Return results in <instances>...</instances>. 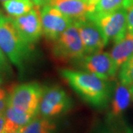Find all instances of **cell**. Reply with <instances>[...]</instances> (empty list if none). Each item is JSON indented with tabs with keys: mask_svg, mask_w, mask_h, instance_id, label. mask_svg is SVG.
Instances as JSON below:
<instances>
[{
	"mask_svg": "<svg viewBox=\"0 0 133 133\" xmlns=\"http://www.w3.org/2000/svg\"><path fill=\"white\" fill-rule=\"evenodd\" d=\"M60 74L72 88L89 104L102 109L109 104L113 87L107 80L88 72L63 69Z\"/></svg>",
	"mask_w": 133,
	"mask_h": 133,
	"instance_id": "1",
	"label": "cell"
},
{
	"mask_svg": "<svg viewBox=\"0 0 133 133\" xmlns=\"http://www.w3.org/2000/svg\"><path fill=\"white\" fill-rule=\"evenodd\" d=\"M0 48L21 72L32 57L33 45L19 35L12 17L0 16Z\"/></svg>",
	"mask_w": 133,
	"mask_h": 133,
	"instance_id": "2",
	"label": "cell"
},
{
	"mask_svg": "<svg viewBox=\"0 0 133 133\" xmlns=\"http://www.w3.org/2000/svg\"><path fill=\"white\" fill-rule=\"evenodd\" d=\"M52 51L54 57L63 62L81 61L85 56L81 36L74 22L52 41Z\"/></svg>",
	"mask_w": 133,
	"mask_h": 133,
	"instance_id": "3",
	"label": "cell"
},
{
	"mask_svg": "<svg viewBox=\"0 0 133 133\" xmlns=\"http://www.w3.org/2000/svg\"><path fill=\"white\" fill-rule=\"evenodd\" d=\"M43 92L44 87L36 82L16 86L8 94V106L37 115Z\"/></svg>",
	"mask_w": 133,
	"mask_h": 133,
	"instance_id": "4",
	"label": "cell"
},
{
	"mask_svg": "<svg viewBox=\"0 0 133 133\" xmlns=\"http://www.w3.org/2000/svg\"><path fill=\"white\" fill-rule=\"evenodd\" d=\"M87 17L93 20L98 25L104 35L106 44L109 42H116L123 38L127 32V10L125 8L112 13L101 16Z\"/></svg>",
	"mask_w": 133,
	"mask_h": 133,
	"instance_id": "5",
	"label": "cell"
},
{
	"mask_svg": "<svg viewBox=\"0 0 133 133\" xmlns=\"http://www.w3.org/2000/svg\"><path fill=\"white\" fill-rule=\"evenodd\" d=\"M71 107V99L62 87L58 86L44 87L38 109V114L41 116L51 118L65 113Z\"/></svg>",
	"mask_w": 133,
	"mask_h": 133,
	"instance_id": "6",
	"label": "cell"
},
{
	"mask_svg": "<svg viewBox=\"0 0 133 133\" xmlns=\"http://www.w3.org/2000/svg\"><path fill=\"white\" fill-rule=\"evenodd\" d=\"M42 32L50 41H54L65 31L73 21L49 4L41 8Z\"/></svg>",
	"mask_w": 133,
	"mask_h": 133,
	"instance_id": "7",
	"label": "cell"
},
{
	"mask_svg": "<svg viewBox=\"0 0 133 133\" xmlns=\"http://www.w3.org/2000/svg\"><path fill=\"white\" fill-rule=\"evenodd\" d=\"M19 35L24 41L33 45L42 35L41 8L35 5L28 13L18 17H12Z\"/></svg>",
	"mask_w": 133,
	"mask_h": 133,
	"instance_id": "8",
	"label": "cell"
},
{
	"mask_svg": "<svg viewBox=\"0 0 133 133\" xmlns=\"http://www.w3.org/2000/svg\"><path fill=\"white\" fill-rule=\"evenodd\" d=\"M81 36L86 54L101 52L107 45L98 25L88 17L73 22Z\"/></svg>",
	"mask_w": 133,
	"mask_h": 133,
	"instance_id": "9",
	"label": "cell"
},
{
	"mask_svg": "<svg viewBox=\"0 0 133 133\" xmlns=\"http://www.w3.org/2000/svg\"><path fill=\"white\" fill-rule=\"evenodd\" d=\"M81 66L88 72L109 81L116 75L118 68L108 52H101L85 56L81 60Z\"/></svg>",
	"mask_w": 133,
	"mask_h": 133,
	"instance_id": "10",
	"label": "cell"
},
{
	"mask_svg": "<svg viewBox=\"0 0 133 133\" xmlns=\"http://www.w3.org/2000/svg\"><path fill=\"white\" fill-rule=\"evenodd\" d=\"M48 4L73 22L84 19L95 9V5L90 4L87 0H50Z\"/></svg>",
	"mask_w": 133,
	"mask_h": 133,
	"instance_id": "11",
	"label": "cell"
},
{
	"mask_svg": "<svg viewBox=\"0 0 133 133\" xmlns=\"http://www.w3.org/2000/svg\"><path fill=\"white\" fill-rule=\"evenodd\" d=\"M132 95L130 87L126 86L121 82L117 83L113 87L111 97V105L108 112L109 121L118 118L127 109L130 104Z\"/></svg>",
	"mask_w": 133,
	"mask_h": 133,
	"instance_id": "12",
	"label": "cell"
},
{
	"mask_svg": "<svg viewBox=\"0 0 133 133\" xmlns=\"http://www.w3.org/2000/svg\"><path fill=\"white\" fill-rule=\"evenodd\" d=\"M110 56L118 69L125 62L133 56V33L127 32L119 41L115 42Z\"/></svg>",
	"mask_w": 133,
	"mask_h": 133,
	"instance_id": "13",
	"label": "cell"
},
{
	"mask_svg": "<svg viewBox=\"0 0 133 133\" xmlns=\"http://www.w3.org/2000/svg\"><path fill=\"white\" fill-rule=\"evenodd\" d=\"M5 117V133H12L25 127L36 115L8 106L4 112Z\"/></svg>",
	"mask_w": 133,
	"mask_h": 133,
	"instance_id": "14",
	"label": "cell"
},
{
	"mask_svg": "<svg viewBox=\"0 0 133 133\" xmlns=\"http://www.w3.org/2000/svg\"><path fill=\"white\" fill-rule=\"evenodd\" d=\"M56 125L49 118L37 116L33 118L22 129V133H55Z\"/></svg>",
	"mask_w": 133,
	"mask_h": 133,
	"instance_id": "15",
	"label": "cell"
},
{
	"mask_svg": "<svg viewBox=\"0 0 133 133\" xmlns=\"http://www.w3.org/2000/svg\"><path fill=\"white\" fill-rule=\"evenodd\" d=\"M2 5L6 12L14 18L28 13L36 5L33 0H8Z\"/></svg>",
	"mask_w": 133,
	"mask_h": 133,
	"instance_id": "16",
	"label": "cell"
},
{
	"mask_svg": "<svg viewBox=\"0 0 133 133\" xmlns=\"http://www.w3.org/2000/svg\"><path fill=\"white\" fill-rule=\"evenodd\" d=\"M126 0H98L95 4L94 10L87 16H96L112 13L124 8Z\"/></svg>",
	"mask_w": 133,
	"mask_h": 133,
	"instance_id": "17",
	"label": "cell"
},
{
	"mask_svg": "<svg viewBox=\"0 0 133 133\" xmlns=\"http://www.w3.org/2000/svg\"><path fill=\"white\" fill-rule=\"evenodd\" d=\"M119 78L122 84L129 87L133 86V56L121 66Z\"/></svg>",
	"mask_w": 133,
	"mask_h": 133,
	"instance_id": "18",
	"label": "cell"
},
{
	"mask_svg": "<svg viewBox=\"0 0 133 133\" xmlns=\"http://www.w3.org/2000/svg\"><path fill=\"white\" fill-rule=\"evenodd\" d=\"M11 72L10 66L5 56V54L0 48V74L7 75Z\"/></svg>",
	"mask_w": 133,
	"mask_h": 133,
	"instance_id": "19",
	"label": "cell"
},
{
	"mask_svg": "<svg viewBox=\"0 0 133 133\" xmlns=\"http://www.w3.org/2000/svg\"><path fill=\"white\" fill-rule=\"evenodd\" d=\"M8 97L6 91L1 89L0 90V114L4 113L5 110L8 107Z\"/></svg>",
	"mask_w": 133,
	"mask_h": 133,
	"instance_id": "20",
	"label": "cell"
},
{
	"mask_svg": "<svg viewBox=\"0 0 133 133\" xmlns=\"http://www.w3.org/2000/svg\"><path fill=\"white\" fill-rule=\"evenodd\" d=\"M127 30L133 33V4L127 9Z\"/></svg>",
	"mask_w": 133,
	"mask_h": 133,
	"instance_id": "21",
	"label": "cell"
},
{
	"mask_svg": "<svg viewBox=\"0 0 133 133\" xmlns=\"http://www.w3.org/2000/svg\"><path fill=\"white\" fill-rule=\"evenodd\" d=\"M91 133H115L112 130V129L105 127V126H99L97 128H95Z\"/></svg>",
	"mask_w": 133,
	"mask_h": 133,
	"instance_id": "22",
	"label": "cell"
},
{
	"mask_svg": "<svg viewBox=\"0 0 133 133\" xmlns=\"http://www.w3.org/2000/svg\"><path fill=\"white\" fill-rule=\"evenodd\" d=\"M5 117L4 113L0 114V133H5Z\"/></svg>",
	"mask_w": 133,
	"mask_h": 133,
	"instance_id": "23",
	"label": "cell"
},
{
	"mask_svg": "<svg viewBox=\"0 0 133 133\" xmlns=\"http://www.w3.org/2000/svg\"><path fill=\"white\" fill-rule=\"evenodd\" d=\"M33 1L36 5L39 6V7H42L44 5H48L50 0H33Z\"/></svg>",
	"mask_w": 133,
	"mask_h": 133,
	"instance_id": "24",
	"label": "cell"
},
{
	"mask_svg": "<svg viewBox=\"0 0 133 133\" xmlns=\"http://www.w3.org/2000/svg\"><path fill=\"white\" fill-rule=\"evenodd\" d=\"M132 4H133V0H126V1H125L124 8L127 9L129 7V6H131Z\"/></svg>",
	"mask_w": 133,
	"mask_h": 133,
	"instance_id": "25",
	"label": "cell"
},
{
	"mask_svg": "<svg viewBox=\"0 0 133 133\" xmlns=\"http://www.w3.org/2000/svg\"><path fill=\"white\" fill-rule=\"evenodd\" d=\"M87 1H88V2H89L90 4H91V5H95V4L98 2V0H87Z\"/></svg>",
	"mask_w": 133,
	"mask_h": 133,
	"instance_id": "26",
	"label": "cell"
},
{
	"mask_svg": "<svg viewBox=\"0 0 133 133\" xmlns=\"http://www.w3.org/2000/svg\"><path fill=\"white\" fill-rule=\"evenodd\" d=\"M22 129L23 128L19 129H18L17 131H16V132H12V133H22Z\"/></svg>",
	"mask_w": 133,
	"mask_h": 133,
	"instance_id": "27",
	"label": "cell"
},
{
	"mask_svg": "<svg viewBox=\"0 0 133 133\" xmlns=\"http://www.w3.org/2000/svg\"><path fill=\"white\" fill-rule=\"evenodd\" d=\"M130 92H131V95H132V99L133 100V86L130 87Z\"/></svg>",
	"mask_w": 133,
	"mask_h": 133,
	"instance_id": "28",
	"label": "cell"
},
{
	"mask_svg": "<svg viewBox=\"0 0 133 133\" xmlns=\"http://www.w3.org/2000/svg\"><path fill=\"white\" fill-rule=\"evenodd\" d=\"M2 2H5V1H8V0H0Z\"/></svg>",
	"mask_w": 133,
	"mask_h": 133,
	"instance_id": "29",
	"label": "cell"
},
{
	"mask_svg": "<svg viewBox=\"0 0 133 133\" xmlns=\"http://www.w3.org/2000/svg\"><path fill=\"white\" fill-rule=\"evenodd\" d=\"M2 14H0V16H2Z\"/></svg>",
	"mask_w": 133,
	"mask_h": 133,
	"instance_id": "30",
	"label": "cell"
}]
</instances>
